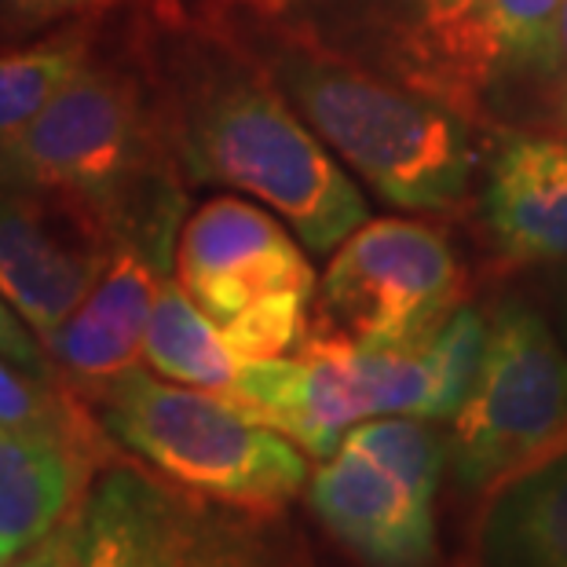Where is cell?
Instances as JSON below:
<instances>
[{"instance_id":"obj_16","label":"cell","mask_w":567,"mask_h":567,"mask_svg":"<svg viewBox=\"0 0 567 567\" xmlns=\"http://www.w3.org/2000/svg\"><path fill=\"white\" fill-rule=\"evenodd\" d=\"M480 567H567V454L487 502Z\"/></svg>"},{"instance_id":"obj_21","label":"cell","mask_w":567,"mask_h":567,"mask_svg":"<svg viewBox=\"0 0 567 567\" xmlns=\"http://www.w3.org/2000/svg\"><path fill=\"white\" fill-rule=\"evenodd\" d=\"M125 4L128 0H0V38H27V33L52 27H81V22H95Z\"/></svg>"},{"instance_id":"obj_10","label":"cell","mask_w":567,"mask_h":567,"mask_svg":"<svg viewBox=\"0 0 567 567\" xmlns=\"http://www.w3.org/2000/svg\"><path fill=\"white\" fill-rule=\"evenodd\" d=\"M213 505L216 498L117 454L92 476L66 520L11 567H179Z\"/></svg>"},{"instance_id":"obj_14","label":"cell","mask_w":567,"mask_h":567,"mask_svg":"<svg viewBox=\"0 0 567 567\" xmlns=\"http://www.w3.org/2000/svg\"><path fill=\"white\" fill-rule=\"evenodd\" d=\"M480 216L502 264L567 260V136L509 128L494 143Z\"/></svg>"},{"instance_id":"obj_23","label":"cell","mask_w":567,"mask_h":567,"mask_svg":"<svg viewBox=\"0 0 567 567\" xmlns=\"http://www.w3.org/2000/svg\"><path fill=\"white\" fill-rule=\"evenodd\" d=\"M546 305H549L546 316L553 322V330H557V337L567 348V260L553 264V275L546 282Z\"/></svg>"},{"instance_id":"obj_22","label":"cell","mask_w":567,"mask_h":567,"mask_svg":"<svg viewBox=\"0 0 567 567\" xmlns=\"http://www.w3.org/2000/svg\"><path fill=\"white\" fill-rule=\"evenodd\" d=\"M0 355H8L11 363L27 367L33 373H41V378H55V367L44 352L41 337L22 322V316L4 297H0Z\"/></svg>"},{"instance_id":"obj_19","label":"cell","mask_w":567,"mask_h":567,"mask_svg":"<svg viewBox=\"0 0 567 567\" xmlns=\"http://www.w3.org/2000/svg\"><path fill=\"white\" fill-rule=\"evenodd\" d=\"M179 567H311V553L286 509L216 502L202 538Z\"/></svg>"},{"instance_id":"obj_20","label":"cell","mask_w":567,"mask_h":567,"mask_svg":"<svg viewBox=\"0 0 567 567\" xmlns=\"http://www.w3.org/2000/svg\"><path fill=\"white\" fill-rule=\"evenodd\" d=\"M0 425L30 432V436L114 443L81 392L70 389L63 378H41L11 363L8 355H0Z\"/></svg>"},{"instance_id":"obj_11","label":"cell","mask_w":567,"mask_h":567,"mask_svg":"<svg viewBox=\"0 0 567 567\" xmlns=\"http://www.w3.org/2000/svg\"><path fill=\"white\" fill-rule=\"evenodd\" d=\"M114 235L89 205L0 176V297L44 337L111 260Z\"/></svg>"},{"instance_id":"obj_8","label":"cell","mask_w":567,"mask_h":567,"mask_svg":"<svg viewBox=\"0 0 567 567\" xmlns=\"http://www.w3.org/2000/svg\"><path fill=\"white\" fill-rule=\"evenodd\" d=\"M446 436L425 417H370L311 468L316 520L363 567H436Z\"/></svg>"},{"instance_id":"obj_15","label":"cell","mask_w":567,"mask_h":567,"mask_svg":"<svg viewBox=\"0 0 567 567\" xmlns=\"http://www.w3.org/2000/svg\"><path fill=\"white\" fill-rule=\"evenodd\" d=\"M117 443L30 436L0 425V567H11L66 520Z\"/></svg>"},{"instance_id":"obj_9","label":"cell","mask_w":567,"mask_h":567,"mask_svg":"<svg viewBox=\"0 0 567 567\" xmlns=\"http://www.w3.org/2000/svg\"><path fill=\"white\" fill-rule=\"evenodd\" d=\"M462 305L465 268L436 224L367 220L330 252L300 348L421 344Z\"/></svg>"},{"instance_id":"obj_25","label":"cell","mask_w":567,"mask_h":567,"mask_svg":"<svg viewBox=\"0 0 567 567\" xmlns=\"http://www.w3.org/2000/svg\"><path fill=\"white\" fill-rule=\"evenodd\" d=\"M462 567H480V564H462Z\"/></svg>"},{"instance_id":"obj_13","label":"cell","mask_w":567,"mask_h":567,"mask_svg":"<svg viewBox=\"0 0 567 567\" xmlns=\"http://www.w3.org/2000/svg\"><path fill=\"white\" fill-rule=\"evenodd\" d=\"M173 252L140 238H114L111 260L89 289V297L44 337V352L55 373L84 400L117 373L143 363V337L165 282Z\"/></svg>"},{"instance_id":"obj_6","label":"cell","mask_w":567,"mask_h":567,"mask_svg":"<svg viewBox=\"0 0 567 567\" xmlns=\"http://www.w3.org/2000/svg\"><path fill=\"white\" fill-rule=\"evenodd\" d=\"M89 403L125 454L205 498L286 509L308 491V454L220 392L132 367L89 395Z\"/></svg>"},{"instance_id":"obj_18","label":"cell","mask_w":567,"mask_h":567,"mask_svg":"<svg viewBox=\"0 0 567 567\" xmlns=\"http://www.w3.org/2000/svg\"><path fill=\"white\" fill-rule=\"evenodd\" d=\"M92 22L59 27L41 41L0 55V140L16 136L38 117L78 70L92 59Z\"/></svg>"},{"instance_id":"obj_4","label":"cell","mask_w":567,"mask_h":567,"mask_svg":"<svg viewBox=\"0 0 567 567\" xmlns=\"http://www.w3.org/2000/svg\"><path fill=\"white\" fill-rule=\"evenodd\" d=\"M158 103L128 70L89 59L33 122L0 140V176L66 195L100 216L114 238L173 252L179 190L168 176Z\"/></svg>"},{"instance_id":"obj_24","label":"cell","mask_w":567,"mask_h":567,"mask_svg":"<svg viewBox=\"0 0 567 567\" xmlns=\"http://www.w3.org/2000/svg\"><path fill=\"white\" fill-rule=\"evenodd\" d=\"M557 132L567 136V0L560 8V100H557Z\"/></svg>"},{"instance_id":"obj_17","label":"cell","mask_w":567,"mask_h":567,"mask_svg":"<svg viewBox=\"0 0 567 567\" xmlns=\"http://www.w3.org/2000/svg\"><path fill=\"white\" fill-rule=\"evenodd\" d=\"M143 363L176 384L220 395L235 389L238 370H243L224 341V330L176 282V275H165L158 300H154L147 337H143Z\"/></svg>"},{"instance_id":"obj_7","label":"cell","mask_w":567,"mask_h":567,"mask_svg":"<svg viewBox=\"0 0 567 567\" xmlns=\"http://www.w3.org/2000/svg\"><path fill=\"white\" fill-rule=\"evenodd\" d=\"M567 454V348L520 297L498 300L480 378L446 429V473L491 502Z\"/></svg>"},{"instance_id":"obj_3","label":"cell","mask_w":567,"mask_h":567,"mask_svg":"<svg viewBox=\"0 0 567 567\" xmlns=\"http://www.w3.org/2000/svg\"><path fill=\"white\" fill-rule=\"evenodd\" d=\"M564 0H352L367 66L476 128L557 132Z\"/></svg>"},{"instance_id":"obj_12","label":"cell","mask_w":567,"mask_h":567,"mask_svg":"<svg viewBox=\"0 0 567 567\" xmlns=\"http://www.w3.org/2000/svg\"><path fill=\"white\" fill-rule=\"evenodd\" d=\"M173 275L216 326L271 297L316 293L319 286L305 243L286 231V220H275L268 205L243 195L209 198L187 216Z\"/></svg>"},{"instance_id":"obj_2","label":"cell","mask_w":567,"mask_h":567,"mask_svg":"<svg viewBox=\"0 0 567 567\" xmlns=\"http://www.w3.org/2000/svg\"><path fill=\"white\" fill-rule=\"evenodd\" d=\"M264 70L341 165L406 213H457L473 202L476 125L316 30H282Z\"/></svg>"},{"instance_id":"obj_5","label":"cell","mask_w":567,"mask_h":567,"mask_svg":"<svg viewBox=\"0 0 567 567\" xmlns=\"http://www.w3.org/2000/svg\"><path fill=\"white\" fill-rule=\"evenodd\" d=\"M487 333V311L462 305L421 344L300 348L243 363L227 400L322 462L359 421L392 414L451 421L480 378Z\"/></svg>"},{"instance_id":"obj_1","label":"cell","mask_w":567,"mask_h":567,"mask_svg":"<svg viewBox=\"0 0 567 567\" xmlns=\"http://www.w3.org/2000/svg\"><path fill=\"white\" fill-rule=\"evenodd\" d=\"M162 125L173 162L198 184L235 187L286 220L305 249L333 252L370 220L363 190L311 132L268 70L220 41L173 55Z\"/></svg>"}]
</instances>
